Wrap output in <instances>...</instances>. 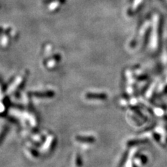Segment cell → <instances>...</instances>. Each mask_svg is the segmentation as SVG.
I'll return each mask as SVG.
<instances>
[{
	"instance_id": "6da1fadb",
	"label": "cell",
	"mask_w": 167,
	"mask_h": 167,
	"mask_svg": "<svg viewBox=\"0 0 167 167\" xmlns=\"http://www.w3.org/2000/svg\"><path fill=\"white\" fill-rule=\"evenodd\" d=\"M77 141L80 142H84V143H93L95 142V138L93 137V136H77L76 137Z\"/></svg>"
},
{
	"instance_id": "7a4b0ae2",
	"label": "cell",
	"mask_w": 167,
	"mask_h": 167,
	"mask_svg": "<svg viewBox=\"0 0 167 167\" xmlns=\"http://www.w3.org/2000/svg\"><path fill=\"white\" fill-rule=\"evenodd\" d=\"M33 95L39 98H51L55 95V93L52 91H47V92H34L32 93Z\"/></svg>"
},
{
	"instance_id": "3957f363",
	"label": "cell",
	"mask_w": 167,
	"mask_h": 167,
	"mask_svg": "<svg viewBox=\"0 0 167 167\" xmlns=\"http://www.w3.org/2000/svg\"><path fill=\"white\" fill-rule=\"evenodd\" d=\"M86 97L89 99H105L107 98L105 94H100V93H87Z\"/></svg>"
},
{
	"instance_id": "277c9868",
	"label": "cell",
	"mask_w": 167,
	"mask_h": 167,
	"mask_svg": "<svg viewBox=\"0 0 167 167\" xmlns=\"http://www.w3.org/2000/svg\"><path fill=\"white\" fill-rule=\"evenodd\" d=\"M82 159L80 155H77L76 157V165L78 167H81L82 166Z\"/></svg>"
}]
</instances>
